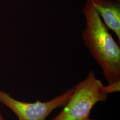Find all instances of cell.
<instances>
[{"label": "cell", "instance_id": "8992f818", "mask_svg": "<svg viewBox=\"0 0 120 120\" xmlns=\"http://www.w3.org/2000/svg\"><path fill=\"white\" fill-rule=\"evenodd\" d=\"M0 120H4L3 117H2V116H1L0 114Z\"/></svg>", "mask_w": 120, "mask_h": 120}, {"label": "cell", "instance_id": "6da1fadb", "mask_svg": "<svg viewBox=\"0 0 120 120\" xmlns=\"http://www.w3.org/2000/svg\"><path fill=\"white\" fill-rule=\"evenodd\" d=\"M83 12L86 26L82 36L86 47L108 84L120 80V44L109 32L91 0H86Z\"/></svg>", "mask_w": 120, "mask_h": 120}, {"label": "cell", "instance_id": "3957f363", "mask_svg": "<svg viewBox=\"0 0 120 120\" xmlns=\"http://www.w3.org/2000/svg\"><path fill=\"white\" fill-rule=\"evenodd\" d=\"M74 87L46 102L28 103L17 101L0 90V102L11 109L19 120H45L52 112L63 107L73 92Z\"/></svg>", "mask_w": 120, "mask_h": 120}, {"label": "cell", "instance_id": "7a4b0ae2", "mask_svg": "<svg viewBox=\"0 0 120 120\" xmlns=\"http://www.w3.org/2000/svg\"><path fill=\"white\" fill-rule=\"evenodd\" d=\"M104 85L91 70L86 78L74 86L72 94L62 110L52 120H94L91 111L99 102H105L108 95L101 88Z\"/></svg>", "mask_w": 120, "mask_h": 120}, {"label": "cell", "instance_id": "5b68a950", "mask_svg": "<svg viewBox=\"0 0 120 120\" xmlns=\"http://www.w3.org/2000/svg\"><path fill=\"white\" fill-rule=\"evenodd\" d=\"M101 92L105 94L119 92L120 91V80L108 84L107 86L103 85L101 88Z\"/></svg>", "mask_w": 120, "mask_h": 120}, {"label": "cell", "instance_id": "277c9868", "mask_svg": "<svg viewBox=\"0 0 120 120\" xmlns=\"http://www.w3.org/2000/svg\"><path fill=\"white\" fill-rule=\"evenodd\" d=\"M107 28L116 34L120 42V0H91Z\"/></svg>", "mask_w": 120, "mask_h": 120}]
</instances>
